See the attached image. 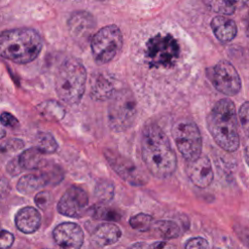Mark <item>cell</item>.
Listing matches in <instances>:
<instances>
[{
  "instance_id": "ac0fdd59",
  "label": "cell",
  "mask_w": 249,
  "mask_h": 249,
  "mask_svg": "<svg viewBox=\"0 0 249 249\" xmlns=\"http://www.w3.org/2000/svg\"><path fill=\"white\" fill-rule=\"evenodd\" d=\"M215 37L222 43L232 41L237 34V26L234 20L225 16H216L210 23Z\"/></svg>"
},
{
  "instance_id": "4fadbf2b",
  "label": "cell",
  "mask_w": 249,
  "mask_h": 249,
  "mask_svg": "<svg viewBox=\"0 0 249 249\" xmlns=\"http://www.w3.org/2000/svg\"><path fill=\"white\" fill-rule=\"evenodd\" d=\"M54 242L62 248L78 249L84 243V231L76 223L64 222L57 225L53 231Z\"/></svg>"
},
{
  "instance_id": "7402d4cb",
  "label": "cell",
  "mask_w": 249,
  "mask_h": 249,
  "mask_svg": "<svg viewBox=\"0 0 249 249\" xmlns=\"http://www.w3.org/2000/svg\"><path fill=\"white\" fill-rule=\"evenodd\" d=\"M152 227L165 239L176 238L181 234L179 225L171 220H159L153 223Z\"/></svg>"
},
{
  "instance_id": "836d02e7",
  "label": "cell",
  "mask_w": 249,
  "mask_h": 249,
  "mask_svg": "<svg viewBox=\"0 0 249 249\" xmlns=\"http://www.w3.org/2000/svg\"><path fill=\"white\" fill-rule=\"evenodd\" d=\"M14 235L8 231H0V248H9L14 243Z\"/></svg>"
},
{
  "instance_id": "1f68e13d",
  "label": "cell",
  "mask_w": 249,
  "mask_h": 249,
  "mask_svg": "<svg viewBox=\"0 0 249 249\" xmlns=\"http://www.w3.org/2000/svg\"><path fill=\"white\" fill-rule=\"evenodd\" d=\"M248 101H245L239 108L238 117L239 121L241 123V125L245 131V133L248 132Z\"/></svg>"
},
{
  "instance_id": "3957f363",
  "label": "cell",
  "mask_w": 249,
  "mask_h": 249,
  "mask_svg": "<svg viewBox=\"0 0 249 249\" xmlns=\"http://www.w3.org/2000/svg\"><path fill=\"white\" fill-rule=\"evenodd\" d=\"M43 41L32 28H15L0 32V55L15 63L33 61L41 53Z\"/></svg>"
},
{
  "instance_id": "484cf974",
  "label": "cell",
  "mask_w": 249,
  "mask_h": 249,
  "mask_svg": "<svg viewBox=\"0 0 249 249\" xmlns=\"http://www.w3.org/2000/svg\"><path fill=\"white\" fill-rule=\"evenodd\" d=\"M40 168L48 182V185H57L63 180V171L56 164H42Z\"/></svg>"
},
{
  "instance_id": "6da1fadb",
  "label": "cell",
  "mask_w": 249,
  "mask_h": 249,
  "mask_svg": "<svg viewBox=\"0 0 249 249\" xmlns=\"http://www.w3.org/2000/svg\"><path fill=\"white\" fill-rule=\"evenodd\" d=\"M141 154L149 172L166 179L173 175L177 167V157L166 133L158 124H148L142 132Z\"/></svg>"
},
{
  "instance_id": "30bf717a",
  "label": "cell",
  "mask_w": 249,
  "mask_h": 249,
  "mask_svg": "<svg viewBox=\"0 0 249 249\" xmlns=\"http://www.w3.org/2000/svg\"><path fill=\"white\" fill-rule=\"evenodd\" d=\"M104 156L112 169L124 181L135 187L143 186L148 182L145 173L128 158L110 149L104 151Z\"/></svg>"
},
{
  "instance_id": "d4e9b609",
  "label": "cell",
  "mask_w": 249,
  "mask_h": 249,
  "mask_svg": "<svg viewBox=\"0 0 249 249\" xmlns=\"http://www.w3.org/2000/svg\"><path fill=\"white\" fill-rule=\"evenodd\" d=\"M91 215L95 219L105 220V221H118L122 217L119 210L112 207L105 206L103 204H99L92 207Z\"/></svg>"
},
{
  "instance_id": "8fae6325",
  "label": "cell",
  "mask_w": 249,
  "mask_h": 249,
  "mask_svg": "<svg viewBox=\"0 0 249 249\" xmlns=\"http://www.w3.org/2000/svg\"><path fill=\"white\" fill-rule=\"evenodd\" d=\"M89 204V196L86 191L80 187H70L60 197L57 203V211L67 217H82Z\"/></svg>"
},
{
  "instance_id": "f1b7e54d",
  "label": "cell",
  "mask_w": 249,
  "mask_h": 249,
  "mask_svg": "<svg viewBox=\"0 0 249 249\" xmlns=\"http://www.w3.org/2000/svg\"><path fill=\"white\" fill-rule=\"evenodd\" d=\"M208 4L213 11L223 15H231L235 10L224 0H209Z\"/></svg>"
},
{
  "instance_id": "f35d334b",
  "label": "cell",
  "mask_w": 249,
  "mask_h": 249,
  "mask_svg": "<svg viewBox=\"0 0 249 249\" xmlns=\"http://www.w3.org/2000/svg\"><path fill=\"white\" fill-rule=\"evenodd\" d=\"M5 136V130L0 126V139Z\"/></svg>"
},
{
  "instance_id": "74e56055",
  "label": "cell",
  "mask_w": 249,
  "mask_h": 249,
  "mask_svg": "<svg viewBox=\"0 0 249 249\" xmlns=\"http://www.w3.org/2000/svg\"><path fill=\"white\" fill-rule=\"evenodd\" d=\"M164 245H165V242L160 241V242H157V243L146 245V247H149V248H162V247H164Z\"/></svg>"
},
{
  "instance_id": "f546056e",
  "label": "cell",
  "mask_w": 249,
  "mask_h": 249,
  "mask_svg": "<svg viewBox=\"0 0 249 249\" xmlns=\"http://www.w3.org/2000/svg\"><path fill=\"white\" fill-rule=\"evenodd\" d=\"M34 201L36 203V205L42 209V210H46L47 208H49L52 203H53V196L50 192L48 191H42L39 192L35 197H34Z\"/></svg>"
},
{
  "instance_id": "8d00e7d4",
  "label": "cell",
  "mask_w": 249,
  "mask_h": 249,
  "mask_svg": "<svg viewBox=\"0 0 249 249\" xmlns=\"http://www.w3.org/2000/svg\"><path fill=\"white\" fill-rule=\"evenodd\" d=\"M224 1H226L229 5L232 6L234 9L244 8L248 4V0H224Z\"/></svg>"
},
{
  "instance_id": "9a60e30c",
  "label": "cell",
  "mask_w": 249,
  "mask_h": 249,
  "mask_svg": "<svg viewBox=\"0 0 249 249\" xmlns=\"http://www.w3.org/2000/svg\"><path fill=\"white\" fill-rule=\"evenodd\" d=\"M122 236L121 229L114 223H102L94 228L90 241L95 247H106L115 244Z\"/></svg>"
},
{
  "instance_id": "44dd1931",
  "label": "cell",
  "mask_w": 249,
  "mask_h": 249,
  "mask_svg": "<svg viewBox=\"0 0 249 249\" xmlns=\"http://www.w3.org/2000/svg\"><path fill=\"white\" fill-rule=\"evenodd\" d=\"M43 155L44 154L36 146L26 149L19 156H18V163L22 170L39 169L44 161Z\"/></svg>"
},
{
  "instance_id": "4316f807",
  "label": "cell",
  "mask_w": 249,
  "mask_h": 249,
  "mask_svg": "<svg viewBox=\"0 0 249 249\" xmlns=\"http://www.w3.org/2000/svg\"><path fill=\"white\" fill-rule=\"evenodd\" d=\"M154 219L151 215L145 213H139L134 215L129 220V225L132 229L140 231H146L152 228Z\"/></svg>"
},
{
  "instance_id": "d6986e66",
  "label": "cell",
  "mask_w": 249,
  "mask_h": 249,
  "mask_svg": "<svg viewBox=\"0 0 249 249\" xmlns=\"http://www.w3.org/2000/svg\"><path fill=\"white\" fill-rule=\"evenodd\" d=\"M46 185H48V182L42 172L29 173L19 178L17 189L23 195H29Z\"/></svg>"
},
{
  "instance_id": "7a4b0ae2",
  "label": "cell",
  "mask_w": 249,
  "mask_h": 249,
  "mask_svg": "<svg viewBox=\"0 0 249 249\" xmlns=\"http://www.w3.org/2000/svg\"><path fill=\"white\" fill-rule=\"evenodd\" d=\"M207 128L217 145L227 152H234L239 147L237 116L234 103L224 98L215 103L209 112Z\"/></svg>"
},
{
  "instance_id": "603a6c76",
  "label": "cell",
  "mask_w": 249,
  "mask_h": 249,
  "mask_svg": "<svg viewBox=\"0 0 249 249\" xmlns=\"http://www.w3.org/2000/svg\"><path fill=\"white\" fill-rule=\"evenodd\" d=\"M115 194L114 184L106 179H100L94 188V196L101 203L109 202Z\"/></svg>"
},
{
  "instance_id": "9c48e42d",
  "label": "cell",
  "mask_w": 249,
  "mask_h": 249,
  "mask_svg": "<svg viewBox=\"0 0 249 249\" xmlns=\"http://www.w3.org/2000/svg\"><path fill=\"white\" fill-rule=\"evenodd\" d=\"M206 75L214 88L225 95H235L241 89V80L236 69L227 60H221L207 68Z\"/></svg>"
},
{
  "instance_id": "8992f818",
  "label": "cell",
  "mask_w": 249,
  "mask_h": 249,
  "mask_svg": "<svg viewBox=\"0 0 249 249\" xmlns=\"http://www.w3.org/2000/svg\"><path fill=\"white\" fill-rule=\"evenodd\" d=\"M180 54L177 40L170 34H157L146 44L145 57L150 67L166 68L173 66Z\"/></svg>"
},
{
  "instance_id": "5bb4252c",
  "label": "cell",
  "mask_w": 249,
  "mask_h": 249,
  "mask_svg": "<svg viewBox=\"0 0 249 249\" xmlns=\"http://www.w3.org/2000/svg\"><path fill=\"white\" fill-rule=\"evenodd\" d=\"M186 172L190 180L198 188L208 187L214 178V173L210 160L207 156H199L193 160H189Z\"/></svg>"
},
{
  "instance_id": "7c38bea8",
  "label": "cell",
  "mask_w": 249,
  "mask_h": 249,
  "mask_svg": "<svg viewBox=\"0 0 249 249\" xmlns=\"http://www.w3.org/2000/svg\"><path fill=\"white\" fill-rule=\"evenodd\" d=\"M67 24L71 36L78 43H87L96 25L93 16L87 11H75L72 13Z\"/></svg>"
},
{
  "instance_id": "277c9868",
  "label": "cell",
  "mask_w": 249,
  "mask_h": 249,
  "mask_svg": "<svg viewBox=\"0 0 249 249\" xmlns=\"http://www.w3.org/2000/svg\"><path fill=\"white\" fill-rule=\"evenodd\" d=\"M87 71L77 58H67L58 68L55 90L63 102L74 105L81 101L86 88Z\"/></svg>"
},
{
  "instance_id": "83f0119b",
  "label": "cell",
  "mask_w": 249,
  "mask_h": 249,
  "mask_svg": "<svg viewBox=\"0 0 249 249\" xmlns=\"http://www.w3.org/2000/svg\"><path fill=\"white\" fill-rule=\"evenodd\" d=\"M23 146H24L23 141L18 138H12V139L3 141L2 143H0V157L4 159L7 157H10L13 154L17 153L18 151L21 150Z\"/></svg>"
},
{
  "instance_id": "2e32d148",
  "label": "cell",
  "mask_w": 249,
  "mask_h": 249,
  "mask_svg": "<svg viewBox=\"0 0 249 249\" xmlns=\"http://www.w3.org/2000/svg\"><path fill=\"white\" fill-rule=\"evenodd\" d=\"M117 79L107 73L99 74L90 89V98L95 101H105L110 99L117 89Z\"/></svg>"
},
{
  "instance_id": "e575fe53",
  "label": "cell",
  "mask_w": 249,
  "mask_h": 249,
  "mask_svg": "<svg viewBox=\"0 0 249 249\" xmlns=\"http://www.w3.org/2000/svg\"><path fill=\"white\" fill-rule=\"evenodd\" d=\"M7 171L9 174L13 175V176H16L18 174H19L21 171H22V168L20 167L19 163H18V157L12 159L8 164H7Z\"/></svg>"
},
{
  "instance_id": "52a82bcc",
  "label": "cell",
  "mask_w": 249,
  "mask_h": 249,
  "mask_svg": "<svg viewBox=\"0 0 249 249\" xmlns=\"http://www.w3.org/2000/svg\"><path fill=\"white\" fill-rule=\"evenodd\" d=\"M124 39L121 29L110 24L102 27L93 34L90 40L92 57L97 64L110 62L123 47Z\"/></svg>"
},
{
  "instance_id": "d590c367",
  "label": "cell",
  "mask_w": 249,
  "mask_h": 249,
  "mask_svg": "<svg viewBox=\"0 0 249 249\" xmlns=\"http://www.w3.org/2000/svg\"><path fill=\"white\" fill-rule=\"evenodd\" d=\"M10 192V184L6 178H0V199L4 198Z\"/></svg>"
},
{
  "instance_id": "5b68a950",
  "label": "cell",
  "mask_w": 249,
  "mask_h": 249,
  "mask_svg": "<svg viewBox=\"0 0 249 249\" xmlns=\"http://www.w3.org/2000/svg\"><path fill=\"white\" fill-rule=\"evenodd\" d=\"M137 103L133 92L128 89H118L108 105V124L115 132L127 130L134 123Z\"/></svg>"
},
{
  "instance_id": "ffe728a7",
  "label": "cell",
  "mask_w": 249,
  "mask_h": 249,
  "mask_svg": "<svg viewBox=\"0 0 249 249\" xmlns=\"http://www.w3.org/2000/svg\"><path fill=\"white\" fill-rule=\"evenodd\" d=\"M38 113L47 121L57 122L64 118L65 109L64 107L55 100H47L36 107Z\"/></svg>"
},
{
  "instance_id": "e0dca14e",
  "label": "cell",
  "mask_w": 249,
  "mask_h": 249,
  "mask_svg": "<svg viewBox=\"0 0 249 249\" xmlns=\"http://www.w3.org/2000/svg\"><path fill=\"white\" fill-rule=\"evenodd\" d=\"M15 223L17 228L23 233H33L40 228L41 215L34 207L26 206L18 211Z\"/></svg>"
},
{
  "instance_id": "4dcf8cb0",
  "label": "cell",
  "mask_w": 249,
  "mask_h": 249,
  "mask_svg": "<svg viewBox=\"0 0 249 249\" xmlns=\"http://www.w3.org/2000/svg\"><path fill=\"white\" fill-rule=\"evenodd\" d=\"M208 247H209L208 241L205 238L200 237V236L192 237L185 244V248H188V249H191V248H208Z\"/></svg>"
},
{
  "instance_id": "d6a6232c",
  "label": "cell",
  "mask_w": 249,
  "mask_h": 249,
  "mask_svg": "<svg viewBox=\"0 0 249 249\" xmlns=\"http://www.w3.org/2000/svg\"><path fill=\"white\" fill-rule=\"evenodd\" d=\"M0 123L2 125L7 127H16L18 125V120L8 112H3L0 116Z\"/></svg>"
},
{
  "instance_id": "cb8c5ba5",
  "label": "cell",
  "mask_w": 249,
  "mask_h": 249,
  "mask_svg": "<svg viewBox=\"0 0 249 249\" xmlns=\"http://www.w3.org/2000/svg\"><path fill=\"white\" fill-rule=\"evenodd\" d=\"M35 143L43 154H53L58 148L56 140L50 132H39L35 137Z\"/></svg>"
},
{
  "instance_id": "ba28073f",
  "label": "cell",
  "mask_w": 249,
  "mask_h": 249,
  "mask_svg": "<svg viewBox=\"0 0 249 249\" xmlns=\"http://www.w3.org/2000/svg\"><path fill=\"white\" fill-rule=\"evenodd\" d=\"M172 136L179 152L188 161L201 155L202 137L194 122L189 120L177 122L172 127Z\"/></svg>"
}]
</instances>
